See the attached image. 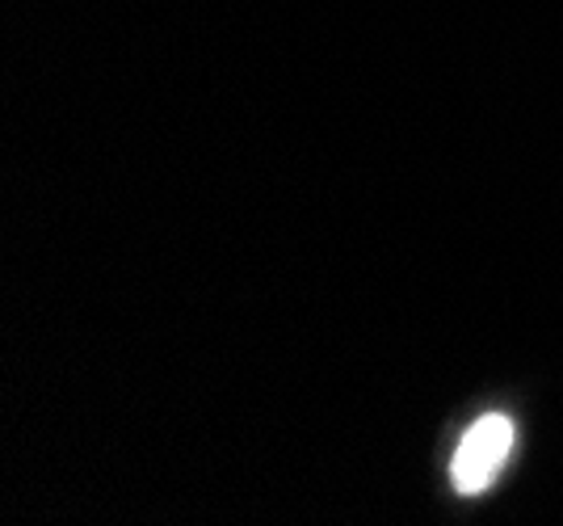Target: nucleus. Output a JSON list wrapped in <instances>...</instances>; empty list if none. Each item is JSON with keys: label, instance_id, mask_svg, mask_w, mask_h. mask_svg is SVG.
<instances>
[{"label": "nucleus", "instance_id": "1", "mask_svg": "<svg viewBox=\"0 0 563 526\" xmlns=\"http://www.w3.org/2000/svg\"><path fill=\"white\" fill-rule=\"evenodd\" d=\"M514 451V426H509V417H500V413H488V417H479L467 434H463V442H459V451H454V463H450V480H454V489L459 493H484L493 476L505 468V459Z\"/></svg>", "mask_w": 563, "mask_h": 526}]
</instances>
